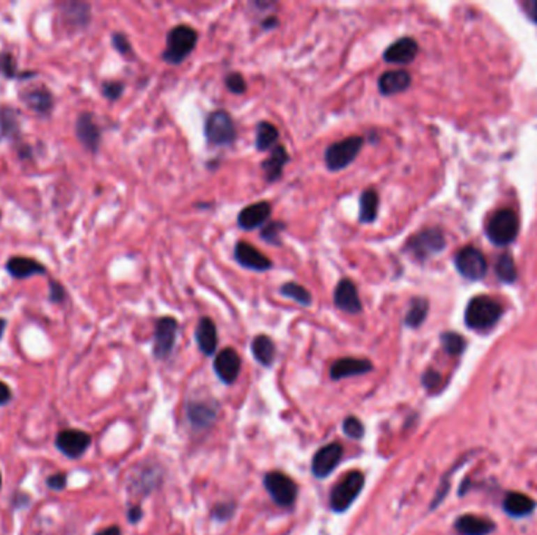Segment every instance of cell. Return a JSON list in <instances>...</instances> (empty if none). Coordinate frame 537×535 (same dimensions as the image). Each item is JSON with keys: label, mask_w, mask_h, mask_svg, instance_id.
<instances>
[{"label": "cell", "mask_w": 537, "mask_h": 535, "mask_svg": "<svg viewBox=\"0 0 537 535\" xmlns=\"http://www.w3.org/2000/svg\"><path fill=\"white\" fill-rule=\"evenodd\" d=\"M497 275L504 283H512L517 279V267L514 264V259L510 258V254L504 253L497 261Z\"/></svg>", "instance_id": "cell-36"}, {"label": "cell", "mask_w": 537, "mask_h": 535, "mask_svg": "<svg viewBox=\"0 0 537 535\" xmlns=\"http://www.w3.org/2000/svg\"><path fill=\"white\" fill-rule=\"evenodd\" d=\"M455 269L462 277L471 281L476 279H483L487 272V261L484 254L481 253L478 248L474 247H465L457 251L454 258Z\"/></svg>", "instance_id": "cell-8"}, {"label": "cell", "mask_w": 537, "mask_h": 535, "mask_svg": "<svg viewBox=\"0 0 537 535\" xmlns=\"http://www.w3.org/2000/svg\"><path fill=\"white\" fill-rule=\"evenodd\" d=\"M233 513V506L231 504H222V506H217L215 507V515L218 516V518H228V516Z\"/></svg>", "instance_id": "cell-47"}, {"label": "cell", "mask_w": 537, "mask_h": 535, "mask_svg": "<svg viewBox=\"0 0 537 535\" xmlns=\"http://www.w3.org/2000/svg\"><path fill=\"white\" fill-rule=\"evenodd\" d=\"M342 428H345L347 437L351 438H361L365 433V427L361 424V421L354 418V416H349L345 421V424H342Z\"/></svg>", "instance_id": "cell-43"}, {"label": "cell", "mask_w": 537, "mask_h": 535, "mask_svg": "<svg viewBox=\"0 0 537 535\" xmlns=\"http://www.w3.org/2000/svg\"><path fill=\"white\" fill-rule=\"evenodd\" d=\"M5 270L15 279H27L33 275H47L45 264L27 256H11L5 264Z\"/></svg>", "instance_id": "cell-20"}, {"label": "cell", "mask_w": 537, "mask_h": 535, "mask_svg": "<svg viewBox=\"0 0 537 535\" xmlns=\"http://www.w3.org/2000/svg\"><path fill=\"white\" fill-rule=\"evenodd\" d=\"M333 303L336 308L345 311L347 314H360L363 311L357 286L349 278H342L336 284L333 292Z\"/></svg>", "instance_id": "cell-12"}, {"label": "cell", "mask_w": 537, "mask_h": 535, "mask_svg": "<svg viewBox=\"0 0 537 535\" xmlns=\"http://www.w3.org/2000/svg\"><path fill=\"white\" fill-rule=\"evenodd\" d=\"M197 42L198 33L192 27L186 26V24L173 27L167 33V47L162 54V59L168 65H181L195 51Z\"/></svg>", "instance_id": "cell-1"}, {"label": "cell", "mask_w": 537, "mask_h": 535, "mask_svg": "<svg viewBox=\"0 0 537 535\" xmlns=\"http://www.w3.org/2000/svg\"><path fill=\"white\" fill-rule=\"evenodd\" d=\"M68 300V292L65 286L57 279H49V302L54 304H61Z\"/></svg>", "instance_id": "cell-39"}, {"label": "cell", "mask_w": 537, "mask_h": 535, "mask_svg": "<svg viewBox=\"0 0 537 535\" xmlns=\"http://www.w3.org/2000/svg\"><path fill=\"white\" fill-rule=\"evenodd\" d=\"M11 401V391L3 382H0V407L7 405Z\"/></svg>", "instance_id": "cell-46"}, {"label": "cell", "mask_w": 537, "mask_h": 535, "mask_svg": "<svg viewBox=\"0 0 537 535\" xmlns=\"http://www.w3.org/2000/svg\"><path fill=\"white\" fill-rule=\"evenodd\" d=\"M291 160L289 153L286 151L283 145H277L271 151V155L266 160H262L261 168L264 171V178L267 183H277L278 179H282L285 166L288 165Z\"/></svg>", "instance_id": "cell-22"}, {"label": "cell", "mask_w": 537, "mask_h": 535, "mask_svg": "<svg viewBox=\"0 0 537 535\" xmlns=\"http://www.w3.org/2000/svg\"><path fill=\"white\" fill-rule=\"evenodd\" d=\"M280 294L289 298L292 302L302 304V307H310L311 302H313V297H311L310 290L303 288L302 284H297L294 281L285 283L282 288H280Z\"/></svg>", "instance_id": "cell-35"}, {"label": "cell", "mask_w": 537, "mask_h": 535, "mask_svg": "<svg viewBox=\"0 0 537 535\" xmlns=\"http://www.w3.org/2000/svg\"><path fill=\"white\" fill-rule=\"evenodd\" d=\"M261 27L264 29V30H271V29L278 27V17H275V16H268L267 20L262 21Z\"/></svg>", "instance_id": "cell-48"}, {"label": "cell", "mask_w": 537, "mask_h": 535, "mask_svg": "<svg viewBox=\"0 0 537 535\" xmlns=\"http://www.w3.org/2000/svg\"><path fill=\"white\" fill-rule=\"evenodd\" d=\"M428 313H429V302L423 297H416L410 302V307L407 309V314H405L404 323L409 328H418L424 320H426Z\"/></svg>", "instance_id": "cell-34"}, {"label": "cell", "mask_w": 537, "mask_h": 535, "mask_svg": "<svg viewBox=\"0 0 537 535\" xmlns=\"http://www.w3.org/2000/svg\"><path fill=\"white\" fill-rule=\"evenodd\" d=\"M278 129L268 121H261L256 126V149L258 151H268L273 149L278 141Z\"/></svg>", "instance_id": "cell-33"}, {"label": "cell", "mask_w": 537, "mask_h": 535, "mask_svg": "<svg viewBox=\"0 0 537 535\" xmlns=\"http://www.w3.org/2000/svg\"><path fill=\"white\" fill-rule=\"evenodd\" d=\"M234 259L237 264L247 270L267 272L272 269V261L258 248L243 240L237 242L234 247Z\"/></svg>", "instance_id": "cell-11"}, {"label": "cell", "mask_w": 537, "mask_h": 535, "mask_svg": "<svg viewBox=\"0 0 537 535\" xmlns=\"http://www.w3.org/2000/svg\"><path fill=\"white\" fill-rule=\"evenodd\" d=\"M204 137L211 146H231L237 139L234 120L227 110H214L204 121Z\"/></svg>", "instance_id": "cell-3"}, {"label": "cell", "mask_w": 537, "mask_h": 535, "mask_svg": "<svg viewBox=\"0 0 537 535\" xmlns=\"http://www.w3.org/2000/svg\"><path fill=\"white\" fill-rule=\"evenodd\" d=\"M76 137L86 151H90L91 154L98 153L99 146H101V129L95 123V118L90 111H82L77 116Z\"/></svg>", "instance_id": "cell-13"}, {"label": "cell", "mask_w": 537, "mask_h": 535, "mask_svg": "<svg viewBox=\"0 0 537 535\" xmlns=\"http://www.w3.org/2000/svg\"><path fill=\"white\" fill-rule=\"evenodd\" d=\"M411 85V76L404 70H395V71H386L380 74L377 80L379 93L384 96H393L398 93H402Z\"/></svg>", "instance_id": "cell-23"}, {"label": "cell", "mask_w": 537, "mask_h": 535, "mask_svg": "<svg viewBox=\"0 0 537 535\" xmlns=\"http://www.w3.org/2000/svg\"><path fill=\"white\" fill-rule=\"evenodd\" d=\"M503 507L508 515L515 516V518H523V516L534 512L536 501L523 493H508L503 501Z\"/></svg>", "instance_id": "cell-27"}, {"label": "cell", "mask_w": 537, "mask_h": 535, "mask_svg": "<svg viewBox=\"0 0 537 535\" xmlns=\"http://www.w3.org/2000/svg\"><path fill=\"white\" fill-rule=\"evenodd\" d=\"M252 353L262 366L268 368V366H272L273 362H275L277 348H275V344H273V341L268 338V336L259 334L252 341Z\"/></svg>", "instance_id": "cell-31"}, {"label": "cell", "mask_w": 537, "mask_h": 535, "mask_svg": "<svg viewBox=\"0 0 537 535\" xmlns=\"http://www.w3.org/2000/svg\"><path fill=\"white\" fill-rule=\"evenodd\" d=\"M214 369L222 382L234 383L241 372V357L234 348H223L214 359Z\"/></svg>", "instance_id": "cell-19"}, {"label": "cell", "mask_w": 537, "mask_h": 535, "mask_svg": "<svg viewBox=\"0 0 537 535\" xmlns=\"http://www.w3.org/2000/svg\"><path fill=\"white\" fill-rule=\"evenodd\" d=\"M0 74L8 80H26L38 76L35 71H20L15 55L11 52H0Z\"/></svg>", "instance_id": "cell-32"}, {"label": "cell", "mask_w": 537, "mask_h": 535, "mask_svg": "<svg viewBox=\"0 0 537 535\" xmlns=\"http://www.w3.org/2000/svg\"><path fill=\"white\" fill-rule=\"evenodd\" d=\"M518 229H520V222H518L517 214L510 209H503L492 215L489 225H487V235L492 244L504 247L515 240Z\"/></svg>", "instance_id": "cell-6"}, {"label": "cell", "mask_w": 537, "mask_h": 535, "mask_svg": "<svg viewBox=\"0 0 537 535\" xmlns=\"http://www.w3.org/2000/svg\"><path fill=\"white\" fill-rule=\"evenodd\" d=\"M441 346L449 355H460L465 348V341L457 333L446 332L441 334Z\"/></svg>", "instance_id": "cell-38"}, {"label": "cell", "mask_w": 537, "mask_h": 535, "mask_svg": "<svg viewBox=\"0 0 537 535\" xmlns=\"http://www.w3.org/2000/svg\"><path fill=\"white\" fill-rule=\"evenodd\" d=\"M178 320L174 317H160L156 322L154 329V357L165 359L173 352L178 336Z\"/></svg>", "instance_id": "cell-10"}, {"label": "cell", "mask_w": 537, "mask_h": 535, "mask_svg": "<svg viewBox=\"0 0 537 535\" xmlns=\"http://www.w3.org/2000/svg\"><path fill=\"white\" fill-rule=\"evenodd\" d=\"M365 476L360 471H351L335 485L330 495V507L333 512H345L351 504L357 499L360 491L363 490Z\"/></svg>", "instance_id": "cell-7"}, {"label": "cell", "mask_w": 537, "mask_h": 535, "mask_svg": "<svg viewBox=\"0 0 537 535\" xmlns=\"http://www.w3.org/2000/svg\"><path fill=\"white\" fill-rule=\"evenodd\" d=\"M140 516H142V510L139 507H133L129 510V521L130 522H137L140 520Z\"/></svg>", "instance_id": "cell-51"}, {"label": "cell", "mask_w": 537, "mask_h": 535, "mask_svg": "<svg viewBox=\"0 0 537 535\" xmlns=\"http://www.w3.org/2000/svg\"><path fill=\"white\" fill-rule=\"evenodd\" d=\"M63 16L71 27L85 29L91 21V8L89 3L70 2L63 5Z\"/></svg>", "instance_id": "cell-29"}, {"label": "cell", "mask_w": 537, "mask_h": 535, "mask_svg": "<svg viewBox=\"0 0 537 535\" xmlns=\"http://www.w3.org/2000/svg\"><path fill=\"white\" fill-rule=\"evenodd\" d=\"M95 535H121V531L118 526H110V527H105L103 529V531L96 532Z\"/></svg>", "instance_id": "cell-50"}, {"label": "cell", "mask_w": 537, "mask_h": 535, "mask_svg": "<svg viewBox=\"0 0 537 535\" xmlns=\"http://www.w3.org/2000/svg\"><path fill=\"white\" fill-rule=\"evenodd\" d=\"M285 231V223L283 222H267L264 226L261 228L259 238L266 242V244L271 245H280L282 240H280V235Z\"/></svg>", "instance_id": "cell-37"}, {"label": "cell", "mask_w": 537, "mask_h": 535, "mask_svg": "<svg viewBox=\"0 0 537 535\" xmlns=\"http://www.w3.org/2000/svg\"><path fill=\"white\" fill-rule=\"evenodd\" d=\"M446 247L445 235L439 228H426L423 231L416 233L409 239L405 245V251L411 254L416 261H426L432 258L434 254H439Z\"/></svg>", "instance_id": "cell-5"}, {"label": "cell", "mask_w": 537, "mask_h": 535, "mask_svg": "<svg viewBox=\"0 0 537 535\" xmlns=\"http://www.w3.org/2000/svg\"><path fill=\"white\" fill-rule=\"evenodd\" d=\"M272 204L268 201H259L243 208L237 215V225L245 231H253L256 228H262L267 222H271Z\"/></svg>", "instance_id": "cell-15"}, {"label": "cell", "mask_w": 537, "mask_h": 535, "mask_svg": "<svg viewBox=\"0 0 537 535\" xmlns=\"http://www.w3.org/2000/svg\"><path fill=\"white\" fill-rule=\"evenodd\" d=\"M112 45H114L115 51L118 54L124 55V57H128V55H133V45H130V41L128 40V36L124 33L115 32L114 35H112Z\"/></svg>", "instance_id": "cell-42"}, {"label": "cell", "mask_w": 537, "mask_h": 535, "mask_svg": "<svg viewBox=\"0 0 537 535\" xmlns=\"http://www.w3.org/2000/svg\"><path fill=\"white\" fill-rule=\"evenodd\" d=\"M440 383H441V377H440V374H439V372L432 371V369L428 371L426 374L423 375V385H424V387H426L429 391H434L435 388H439V385H440Z\"/></svg>", "instance_id": "cell-44"}, {"label": "cell", "mask_w": 537, "mask_h": 535, "mask_svg": "<svg viewBox=\"0 0 537 535\" xmlns=\"http://www.w3.org/2000/svg\"><path fill=\"white\" fill-rule=\"evenodd\" d=\"M91 437L82 431H63L59 433L57 441H55L59 451L70 458L82 457L84 452L89 449Z\"/></svg>", "instance_id": "cell-14"}, {"label": "cell", "mask_w": 537, "mask_h": 535, "mask_svg": "<svg viewBox=\"0 0 537 535\" xmlns=\"http://www.w3.org/2000/svg\"><path fill=\"white\" fill-rule=\"evenodd\" d=\"M372 371V363L363 358H340L332 364L330 368V377L333 380H341V378L354 377V375H363Z\"/></svg>", "instance_id": "cell-21"}, {"label": "cell", "mask_w": 537, "mask_h": 535, "mask_svg": "<svg viewBox=\"0 0 537 535\" xmlns=\"http://www.w3.org/2000/svg\"><path fill=\"white\" fill-rule=\"evenodd\" d=\"M527 10H528V16L537 24V0H533V2L527 3Z\"/></svg>", "instance_id": "cell-49"}, {"label": "cell", "mask_w": 537, "mask_h": 535, "mask_svg": "<svg viewBox=\"0 0 537 535\" xmlns=\"http://www.w3.org/2000/svg\"><path fill=\"white\" fill-rule=\"evenodd\" d=\"M47 487L52 488V490H63L66 487V474H61V472H59V474H54L51 477H47Z\"/></svg>", "instance_id": "cell-45"}, {"label": "cell", "mask_w": 537, "mask_h": 535, "mask_svg": "<svg viewBox=\"0 0 537 535\" xmlns=\"http://www.w3.org/2000/svg\"><path fill=\"white\" fill-rule=\"evenodd\" d=\"M501 317V307L489 297H474L465 311V323L476 332H487Z\"/></svg>", "instance_id": "cell-2"}, {"label": "cell", "mask_w": 537, "mask_h": 535, "mask_svg": "<svg viewBox=\"0 0 537 535\" xmlns=\"http://www.w3.org/2000/svg\"><path fill=\"white\" fill-rule=\"evenodd\" d=\"M418 49V42L411 36H402L385 49L384 60L391 65H409L416 59Z\"/></svg>", "instance_id": "cell-16"}, {"label": "cell", "mask_w": 537, "mask_h": 535, "mask_svg": "<svg viewBox=\"0 0 537 535\" xmlns=\"http://www.w3.org/2000/svg\"><path fill=\"white\" fill-rule=\"evenodd\" d=\"M22 102L40 116H49L54 109V95L45 85L30 86L21 95Z\"/></svg>", "instance_id": "cell-18"}, {"label": "cell", "mask_w": 537, "mask_h": 535, "mask_svg": "<svg viewBox=\"0 0 537 535\" xmlns=\"http://www.w3.org/2000/svg\"><path fill=\"white\" fill-rule=\"evenodd\" d=\"M454 529L459 535H489L495 531L493 521L474 515L459 516L454 522Z\"/></svg>", "instance_id": "cell-25"}, {"label": "cell", "mask_w": 537, "mask_h": 535, "mask_svg": "<svg viewBox=\"0 0 537 535\" xmlns=\"http://www.w3.org/2000/svg\"><path fill=\"white\" fill-rule=\"evenodd\" d=\"M0 487H2V476H0Z\"/></svg>", "instance_id": "cell-53"}, {"label": "cell", "mask_w": 537, "mask_h": 535, "mask_svg": "<svg viewBox=\"0 0 537 535\" xmlns=\"http://www.w3.org/2000/svg\"><path fill=\"white\" fill-rule=\"evenodd\" d=\"M0 139L21 140L20 111L8 104L0 105Z\"/></svg>", "instance_id": "cell-24"}, {"label": "cell", "mask_w": 537, "mask_h": 535, "mask_svg": "<svg viewBox=\"0 0 537 535\" xmlns=\"http://www.w3.org/2000/svg\"><path fill=\"white\" fill-rule=\"evenodd\" d=\"M190 422L198 428H206L214 422L217 416V410L214 405H209L208 402H193L187 410Z\"/></svg>", "instance_id": "cell-30"}, {"label": "cell", "mask_w": 537, "mask_h": 535, "mask_svg": "<svg viewBox=\"0 0 537 535\" xmlns=\"http://www.w3.org/2000/svg\"><path fill=\"white\" fill-rule=\"evenodd\" d=\"M225 85L227 88L233 93V95H242L247 90V82L245 79L242 77L241 72H229L227 77H225Z\"/></svg>", "instance_id": "cell-41"}, {"label": "cell", "mask_w": 537, "mask_h": 535, "mask_svg": "<svg viewBox=\"0 0 537 535\" xmlns=\"http://www.w3.org/2000/svg\"><path fill=\"white\" fill-rule=\"evenodd\" d=\"M379 194L374 189H366L361 192L360 200H358V222L365 223V225H370V223H374L377 219L379 214Z\"/></svg>", "instance_id": "cell-28"}, {"label": "cell", "mask_w": 537, "mask_h": 535, "mask_svg": "<svg viewBox=\"0 0 537 535\" xmlns=\"http://www.w3.org/2000/svg\"><path fill=\"white\" fill-rule=\"evenodd\" d=\"M264 485L278 506L291 507L297 497V485L283 472L273 471L264 477Z\"/></svg>", "instance_id": "cell-9"}, {"label": "cell", "mask_w": 537, "mask_h": 535, "mask_svg": "<svg viewBox=\"0 0 537 535\" xmlns=\"http://www.w3.org/2000/svg\"><path fill=\"white\" fill-rule=\"evenodd\" d=\"M197 344L204 355H214L217 350V328L209 317H202L195 329Z\"/></svg>", "instance_id": "cell-26"}, {"label": "cell", "mask_w": 537, "mask_h": 535, "mask_svg": "<svg viewBox=\"0 0 537 535\" xmlns=\"http://www.w3.org/2000/svg\"><path fill=\"white\" fill-rule=\"evenodd\" d=\"M365 145V139L358 135L347 137L345 140L335 141L326 149L324 160L330 171H341L347 168L357 159L361 148Z\"/></svg>", "instance_id": "cell-4"}, {"label": "cell", "mask_w": 537, "mask_h": 535, "mask_svg": "<svg viewBox=\"0 0 537 535\" xmlns=\"http://www.w3.org/2000/svg\"><path fill=\"white\" fill-rule=\"evenodd\" d=\"M342 457V447L338 443L327 444L317 451L311 463V470L316 477H327L332 472Z\"/></svg>", "instance_id": "cell-17"}, {"label": "cell", "mask_w": 537, "mask_h": 535, "mask_svg": "<svg viewBox=\"0 0 537 535\" xmlns=\"http://www.w3.org/2000/svg\"><path fill=\"white\" fill-rule=\"evenodd\" d=\"M101 91L109 101H118L124 93V84L120 80H105L101 86Z\"/></svg>", "instance_id": "cell-40"}, {"label": "cell", "mask_w": 537, "mask_h": 535, "mask_svg": "<svg viewBox=\"0 0 537 535\" xmlns=\"http://www.w3.org/2000/svg\"><path fill=\"white\" fill-rule=\"evenodd\" d=\"M5 328H7V320H5V319H2V317H0V339H2Z\"/></svg>", "instance_id": "cell-52"}]
</instances>
